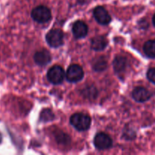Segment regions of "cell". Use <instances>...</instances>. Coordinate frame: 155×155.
I'll list each match as a JSON object with an SVG mask.
<instances>
[{"label": "cell", "instance_id": "1", "mask_svg": "<svg viewBox=\"0 0 155 155\" xmlns=\"http://www.w3.org/2000/svg\"><path fill=\"white\" fill-rule=\"evenodd\" d=\"M70 122L76 130L79 131H86L90 127L91 118L86 114L77 113L71 116Z\"/></svg>", "mask_w": 155, "mask_h": 155}, {"label": "cell", "instance_id": "2", "mask_svg": "<svg viewBox=\"0 0 155 155\" xmlns=\"http://www.w3.org/2000/svg\"><path fill=\"white\" fill-rule=\"evenodd\" d=\"M32 18L38 23H46L51 19V13L48 8L44 5H39L32 11Z\"/></svg>", "mask_w": 155, "mask_h": 155}, {"label": "cell", "instance_id": "3", "mask_svg": "<svg viewBox=\"0 0 155 155\" xmlns=\"http://www.w3.org/2000/svg\"><path fill=\"white\" fill-rule=\"evenodd\" d=\"M46 41L51 47L58 48L64 42V33L59 29L51 30L47 33Z\"/></svg>", "mask_w": 155, "mask_h": 155}, {"label": "cell", "instance_id": "4", "mask_svg": "<svg viewBox=\"0 0 155 155\" xmlns=\"http://www.w3.org/2000/svg\"><path fill=\"white\" fill-rule=\"evenodd\" d=\"M65 74L63 68L58 65L53 66L50 68L47 74V78L53 84H60L64 80Z\"/></svg>", "mask_w": 155, "mask_h": 155}, {"label": "cell", "instance_id": "5", "mask_svg": "<svg viewBox=\"0 0 155 155\" xmlns=\"http://www.w3.org/2000/svg\"><path fill=\"white\" fill-rule=\"evenodd\" d=\"M84 72L80 65L72 64L68 68L66 73L67 80L71 83H77L83 78Z\"/></svg>", "mask_w": 155, "mask_h": 155}, {"label": "cell", "instance_id": "6", "mask_svg": "<svg viewBox=\"0 0 155 155\" xmlns=\"http://www.w3.org/2000/svg\"><path fill=\"white\" fill-rule=\"evenodd\" d=\"M95 146L99 150H106L112 146V139L108 135L104 133H99L94 139Z\"/></svg>", "mask_w": 155, "mask_h": 155}, {"label": "cell", "instance_id": "7", "mask_svg": "<svg viewBox=\"0 0 155 155\" xmlns=\"http://www.w3.org/2000/svg\"><path fill=\"white\" fill-rule=\"evenodd\" d=\"M94 17L98 23L102 25H107L110 24L111 21L110 15L108 14L107 11L102 6H98L94 9Z\"/></svg>", "mask_w": 155, "mask_h": 155}, {"label": "cell", "instance_id": "8", "mask_svg": "<svg viewBox=\"0 0 155 155\" xmlns=\"http://www.w3.org/2000/svg\"><path fill=\"white\" fill-rule=\"evenodd\" d=\"M133 98L138 102H145L149 100L152 96L150 91L144 87H136L133 92Z\"/></svg>", "mask_w": 155, "mask_h": 155}, {"label": "cell", "instance_id": "9", "mask_svg": "<svg viewBox=\"0 0 155 155\" xmlns=\"http://www.w3.org/2000/svg\"><path fill=\"white\" fill-rule=\"evenodd\" d=\"M72 31L76 38L80 39V38L85 37L87 35L88 27L86 23L83 21H77L73 25Z\"/></svg>", "mask_w": 155, "mask_h": 155}, {"label": "cell", "instance_id": "10", "mask_svg": "<svg viewBox=\"0 0 155 155\" xmlns=\"http://www.w3.org/2000/svg\"><path fill=\"white\" fill-rule=\"evenodd\" d=\"M51 54L47 50L42 49L41 51H36L34 54V61L38 65L45 66V64L51 61Z\"/></svg>", "mask_w": 155, "mask_h": 155}, {"label": "cell", "instance_id": "11", "mask_svg": "<svg viewBox=\"0 0 155 155\" xmlns=\"http://www.w3.org/2000/svg\"><path fill=\"white\" fill-rule=\"evenodd\" d=\"M107 41L104 36H98L92 38L91 41V47L95 51H101L107 46Z\"/></svg>", "mask_w": 155, "mask_h": 155}, {"label": "cell", "instance_id": "12", "mask_svg": "<svg viewBox=\"0 0 155 155\" xmlns=\"http://www.w3.org/2000/svg\"><path fill=\"white\" fill-rule=\"evenodd\" d=\"M127 59L122 56H117L115 58L114 61L113 62L114 69L115 72L118 74H120L124 72L127 68Z\"/></svg>", "mask_w": 155, "mask_h": 155}, {"label": "cell", "instance_id": "13", "mask_svg": "<svg viewBox=\"0 0 155 155\" xmlns=\"http://www.w3.org/2000/svg\"><path fill=\"white\" fill-rule=\"evenodd\" d=\"M143 50L145 54L151 58H155V40L151 39L144 44Z\"/></svg>", "mask_w": 155, "mask_h": 155}, {"label": "cell", "instance_id": "14", "mask_svg": "<svg viewBox=\"0 0 155 155\" xmlns=\"http://www.w3.org/2000/svg\"><path fill=\"white\" fill-rule=\"evenodd\" d=\"M107 61L104 57H99L95 59L94 63L92 64L93 69L96 71H102L107 68Z\"/></svg>", "mask_w": 155, "mask_h": 155}, {"label": "cell", "instance_id": "15", "mask_svg": "<svg viewBox=\"0 0 155 155\" xmlns=\"http://www.w3.org/2000/svg\"><path fill=\"white\" fill-rule=\"evenodd\" d=\"M54 118V114L50 110H45L41 114V120L43 121H49Z\"/></svg>", "mask_w": 155, "mask_h": 155}, {"label": "cell", "instance_id": "16", "mask_svg": "<svg viewBox=\"0 0 155 155\" xmlns=\"http://www.w3.org/2000/svg\"><path fill=\"white\" fill-rule=\"evenodd\" d=\"M147 77L148 80L155 84V68H150L147 72Z\"/></svg>", "mask_w": 155, "mask_h": 155}, {"label": "cell", "instance_id": "17", "mask_svg": "<svg viewBox=\"0 0 155 155\" xmlns=\"http://www.w3.org/2000/svg\"><path fill=\"white\" fill-rule=\"evenodd\" d=\"M152 21H153V24H154V27H155V15H154V17H153Z\"/></svg>", "mask_w": 155, "mask_h": 155}, {"label": "cell", "instance_id": "18", "mask_svg": "<svg viewBox=\"0 0 155 155\" xmlns=\"http://www.w3.org/2000/svg\"><path fill=\"white\" fill-rule=\"evenodd\" d=\"M2 134L0 133V143L2 142Z\"/></svg>", "mask_w": 155, "mask_h": 155}]
</instances>
